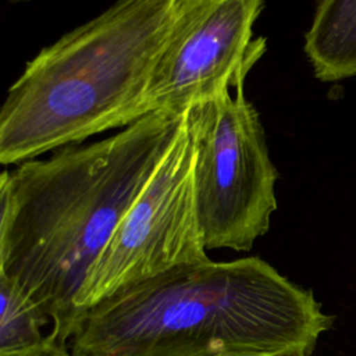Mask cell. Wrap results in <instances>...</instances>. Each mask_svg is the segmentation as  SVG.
<instances>
[{"label":"cell","instance_id":"1","mask_svg":"<svg viewBox=\"0 0 356 356\" xmlns=\"http://www.w3.org/2000/svg\"><path fill=\"white\" fill-rule=\"evenodd\" d=\"M184 114L153 113L104 139L1 172L0 275L40 307L60 346L78 328L75 298L92 263L157 170Z\"/></svg>","mask_w":356,"mask_h":356},{"label":"cell","instance_id":"2","mask_svg":"<svg viewBox=\"0 0 356 356\" xmlns=\"http://www.w3.org/2000/svg\"><path fill=\"white\" fill-rule=\"evenodd\" d=\"M332 324L260 257L186 264L88 309L71 356H307Z\"/></svg>","mask_w":356,"mask_h":356},{"label":"cell","instance_id":"3","mask_svg":"<svg viewBox=\"0 0 356 356\" xmlns=\"http://www.w3.org/2000/svg\"><path fill=\"white\" fill-rule=\"evenodd\" d=\"M175 0H117L29 60L0 110V161L19 164L131 124Z\"/></svg>","mask_w":356,"mask_h":356},{"label":"cell","instance_id":"4","mask_svg":"<svg viewBox=\"0 0 356 356\" xmlns=\"http://www.w3.org/2000/svg\"><path fill=\"white\" fill-rule=\"evenodd\" d=\"M193 136V191L206 249L246 252L277 209V168L245 85L186 110Z\"/></svg>","mask_w":356,"mask_h":356},{"label":"cell","instance_id":"5","mask_svg":"<svg viewBox=\"0 0 356 356\" xmlns=\"http://www.w3.org/2000/svg\"><path fill=\"white\" fill-rule=\"evenodd\" d=\"M193 157L185 111L168 152L92 263L75 298L81 318L125 288L209 260L195 200Z\"/></svg>","mask_w":356,"mask_h":356},{"label":"cell","instance_id":"6","mask_svg":"<svg viewBox=\"0 0 356 356\" xmlns=\"http://www.w3.org/2000/svg\"><path fill=\"white\" fill-rule=\"evenodd\" d=\"M266 0H175L172 19L131 124L153 113L184 114L192 104L245 85L266 51L253 25Z\"/></svg>","mask_w":356,"mask_h":356},{"label":"cell","instance_id":"7","mask_svg":"<svg viewBox=\"0 0 356 356\" xmlns=\"http://www.w3.org/2000/svg\"><path fill=\"white\" fill-rule=\"evenodd\" d=\"M305 53L320 81L356 75V0H320L305 35Z\"/></svg>","mask_w":356,"mask_h":356},{"label":"cell","instance_id":"8","mask_svg":"<svg viewBox=\"0 0 356 356\" xmlns=\"http://www.w3.org/2000/svg\"><path fill=\"white\" fill-rule=\"evenodd\" d=\"M0 356H13L43 346L47 316L14 282L0 275Z\"/></svg>","mask_w":356,"mask_h":356},{"label":"cell","instance_id":"9","mask_svg":"<svg viewBox=\"0 0 356 356\" xmlns=\"http://www.w3.org/2000/svg\"><path fill=\"white\" fill-rule=\"evenodd\" d=\"M60 348H63V346H60V345L57 343V341L54 339V337H51V335L49 334V339H47V342H46L43 346H40V348H38V349H33V350H31V352H26V353L13 355V356H56V353H57V350H58Z\"/></svg>","mask_w":356,"mask_h":356},{"label":"cell","instance_id":"10","mask_svg":"<svg viewBox=\"0 0 356 356\" xmlns=\"http://www.w3.org/2000/svg\"><path fill=\"white\" fill-rule=\"evenodd\" d=\"M56 356H71L70 353H68V350H67V348H60L58 350H57V353H56Z\"/></svg>","mask_w":356,"mask_h":356},{"label":"cell","instance_id":"11","mask_svg":"<svg viewBox=\"0 0 356 356\" xmlns=\"http://www.w3.org/2000/svg\"><path fill=\"white\" fill-rule=\"evenodd\" d=\"M10 1L15 4V3H25V1H31V0H10Z\"/></svg>","mask_w":356,"mask_h":356}]
</instances>
